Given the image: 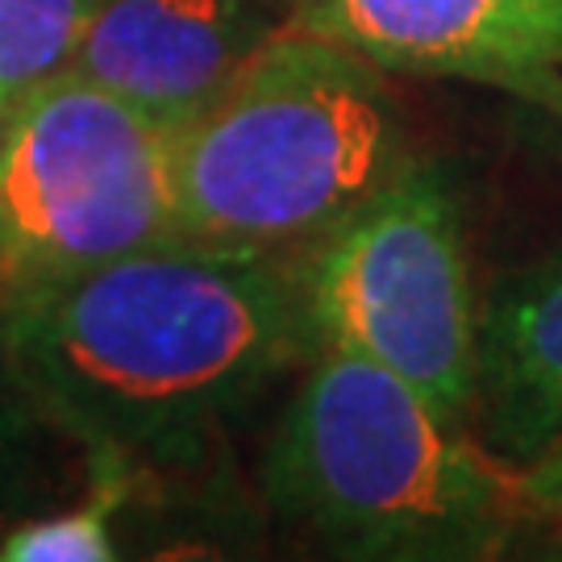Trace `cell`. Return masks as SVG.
I'll use <instances>...</instances> for the list:
<instances>
[{
  "mask_svg": "<svg viewBox=\"0 0 562 562\" xmlns=\"http://www.w3.org/2000/svg\"><path fill=\"white\" fill-rule=\"evenodd\" d=\"M313 346L280 255L162 238L0 313V375L97 471L188 462Z\"/></svg>",
  "mask_w": 562,
  "mask_h": 562,
  "instance_id": "cell-1",
  "label": "cell"
},
{
  "mask_svg": "<svg viewBox=\"0 0 562 562\" xmlns=\"http://www.w3.org/2000/svg\"><path fill=\"white\" fill-rule=\"evenodd\" d=\"M280 525L359 562H480L529 513L513 467L442 417L401 375L317 346L262 454Z\"/></svg>",
  "mask_w": 562,
  "mask_h": 562,
  "instance_id": "cell-2",
  "label": "cell"
},
{
  "mask_svg": "<svg viewBox=\"0 0 562 562\" xmlns=\"http://www.w3.org/2000/svg\"><path fill=\"white\" fill-rule=\"evenodd\" d=\"M180 238L304 250L413 162L380 67L283 25L196 117L167 130Z\"/></svg>",
  "mask_w": 562,
  "mask_h": 562,
  "instance_id": "cell-3",
  "label": "cell"
},
{
  "mask_svg": "<svg viewBox=\"0 0 562 562\" xmlns=\"http://www.w3.org/2000/svg\"><path fill=\"white\" fill-rule=\"evenodd\" d=\"M301 255L292 271L313 346L380 362L442 417L467 425L480 304L442 167L413 159Z\"/></svg>",
  "mask_w": 562,
  "mask_h": 562,
  "instance_id": "cell-4",
  "label": "cell"
},
{
  "mask_svg": "<svg viewBox=\"0 0 562 562\" xmlns=\"http://www.w3.org/2000/svg\"><path fill=\"white\" fill-rule=\"evenodd\" d=\"M180 238L167 130L76 71L13 104L0 138V313Z\"/></svg>",
  "mask_w": 562,
  "mask_h": 562,
  "instance_id": "cell-5",
  "label": "cell"
},
{
  "mask_svg": "<svg viewBox=\"0 0 562 562\" xmlns=\"http://www.w3.org/2000/svg\"><path fill=\"white\" fill-rule=\"evenodd\" d=\"M292 25L380 71L492 83L562 109V0H292Z\"/></svg>",
  "mask_w": 562,
  "mask_h": 562,
  "instance_id": "cell-6",
  "label": "cell"
},
{
  "mask_svg": "<svg viewBox=\"0 0 562 562\" xmlns=\"http://www.w3.org/2000/svg\"><path fill=\"white\" fill-rule=\"evenodd\" d=\"M283 25L276 0H97L71 71L176 130Z\"/></svg>",
  "mask_w": 562,
  "mask_h": 562,
  "instance_id": "cell-7",
  "label": "cell"
},
{
  "mask_svg": "<svg viewBox=\"0 0 562 562\" xmlns=\"http://www.w3.org/2000/svg\"><path fill=\"white\" fill-rule=\"evenodd\" d=\"M467 429L513 471L562 446V255L504 276L480 308Z\"/></svg>",
  "mask_w": 562,
  "mask_h": 562,
  "instance_id": "cell-8",
  "label": "cell"
},
{
  "mask_svg": "<svg viewBox=\"0 0 562 562\" xmlns=\"http://www.w3.org/2000/svg\"><path fill=\"white\" fill-rule=\"evenodd\" d=\"M97 0H0V97L18 104L71 71Z\"/></svg>",
  "mask_w": 562,
  "mask_h": 562,
  "instance_id": "cell-9",
  "label": "cell"
},
{
  "mask_svg": "<svg viewBox=\"0 0 562 562\" xmlns=\"http://www.w3.org/2000/svg\"><path fill=\"white\" fill-rule=\"evenodd\" d=\"M97 487L76 508L18 521L0 533V562H109L117 559V508L125 501V475L92 471Z\"/></svg>",
  "mask_w": 562,
  "mask_h": 562,
  "instance_id": "cell-10",
  "label": "cell"
},
{
  "mask_svg": "<svg viewBox=\"0 0 562 562\" xmlns=\"http://www.w3.org/2000/svg\"><path fill=\"white\" fill-rule=\"evenodd\" d=\"M38 417L0 375V521L18 517L38 483Z\"/></svg>",
  "mask_w": 562,
  "mask_h": 562,
  "instance_id": "cell-11",
  "label": "cell"
},
{
  "mask_svg": "<svg viewBox=\"0 0 562 562\" xmlns=\"http://www.w3.org/2000/svg\"><path fill=\"white\" fill-rule=\"evenodd\" d=\"M525 492V504L533 517H546V521H559L562 517V446H554L550 454H542L538 462H529L517 471Z\"/></svg>",
  "mask_w": 562,
  "mask_h": 562,
  "instance_id": "cell-12",
  "label": "cell"
},
{
  "mask_svg": "<svg viewBox=\"0 0 562 562\" xmlns=\"http://www.w3.org/2000/svg\"><path fill=\"white\" fill-rule=\"evenodd\" d=\"M9 117H13V104L0 97V138H4V130H9Z\"/></svg>",
  "mask_w": 562,
  "mask_h": 562,
  "instance_id": "cell-13",
  "label": "cell"
},
{
  "mask_svg": "<svg viewBox=\"0 0 562 562\" xmlns=\"http://www.w3.org/2000/svg\"><path fill=\"white\" fill-rule=\"evenodd\" d=\"M550 533H554V542L562 546V517H559V521H550Z\"/></svg>",
  "mask_w": 562,
  "mask_h": 562,
  "instance_id": "cell-14",
  "label": "cell"
},
{
  "mask_svg": "<svg viewBox=\"0 0 562 562\" xmlns=\"http://www.w3.org/2000/svg\"><path fill=\"white\" fill-rule=\"evenodd\" d=\"M550 117H554V121H559V125H562V109H559V113H550Z\"/></svg>",
  "mask_w": 562,
  "mask_h": 562,
  "instance_id": "cell-15",
  "label": "cell"
}]
</instances>
